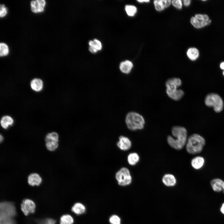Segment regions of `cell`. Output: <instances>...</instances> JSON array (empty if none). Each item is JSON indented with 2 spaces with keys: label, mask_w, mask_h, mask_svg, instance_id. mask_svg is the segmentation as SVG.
<instances>
[{
  "label": "cell",
  "mask_w": 224,
  "mask_h": 224,
  "mask_svg": "<svg viewBox=\"0 0 224 224\" xmlns=\"http://www.w3.org/2000/svg\"><path fill=\"white\" fill-rule=\"evenodd\" d=\"M165 8L169 7L171 1L170 0H163Z\"/></svg>",
  "instance_id": "836d02e7"
},
{
  "label": "cell",
  "mask_w": 224,
  "mask_h": 224,
  "mask_svg": "<svg viewBox=\"0 0 224 224\" xmlns=\"http://www.w3.org/2000/svg\"><path fill=\"white\" fill-rule=\"evenodd\" d=\"M220 68L224 70V62L221 63L220 64Z\"/></svg>",
  "instance_id": "74e56055"
},
{
  "label": "cell",
  "mask_w": 224,
  "mask_h": 224,
  "mask_svg": "<svg viewBox=\"0 0 224 224\" xmlns=\"http://www.w3.org/2000/svg\"><path fill=\"white\" fill-rule=\"evenodd\" d=\"M220 210L221 213L224 215V202L222 204Z\"/></svg>",
  "instance_id": "8d00e7d4"
},
{
  "label": "cell",
  "mask_w": 224,
  "mask_h": 224,
  "mask_svg": "<svg viewBox=\"0 0 224 224\" xmlns=\"http://www.w3.org/2000/svg\"><path fill=\"white\" fill-rule=\"evenodd\" d=\"M171 3L174 7L178 9H181L182 7V3L180 0H173Z\"/></svg>",
  "instance_id": "1f68e13d"
},
{
  "label": "cell",
  "mask_w": 224,
  "mask_h": 224,
  "mask_svg": "<svg viewBox=\"0 0 224 224\" xmlns=\"http://www.w3.org/2000/svg\"><path fill=\"white\" fill-rule=\"evenodd\" d=\"M223 75H224V71H223Z\"/></svg>",
  "instance_id": "60d3db41"
},
{
  "label": "cell",
  "mask_w": 224,
  "mask_h": 224,
  "mask_svg": "<svg viewBox=\"0 0 224 224\" xmlns=\"http://www.w3.org/2000/svg\"><path fill=\"white\" fill-rule=\"evenodd\" d=\"M45 3V1L44 0L32 1L30 2L31 10L34 13L42 12L44 10Z\"/></svg>",
  "instance_id": "7c38bea8"
},
{
  "label": "cell",
  "mask_w": 224,
  "mask_h": 224,
  "mask_svg": "<svg viewBox=\"0 0 224 224\" xmlns=\"http://www.w3.org/2000/svg\"><path fill=\"white\" fill-rule=\"evenodd\" d=\"M191 1L190 0H184L183 1V3L184 5L187 7L189 6L190 3Z\"/></svg>",
  "instance_id": "e575fe53"
},
{
  "label": "cell",
  "mask_w": 224,
  "mask_h": 224,
  "mask_svg": "<svg viewBox=\"0 0 224 224\" xmlns=\"http://www.w3.org/2000/svg\"><path fill=\"white\" fill-rule=\"evenodd\" d=\"M42 181V179L40 175L36 173L30 174L28 177V182L31 186H38Z\"/></svg>",
  "instance_id": "9a60e30c"
},
{
  "label": "cell",
  "mask_w": 224,
  "mask_h": 224,
  "mask_svg": "<svg viewBox=\"0 0 224 224\" xmlns=\"http://www.w3.org/2000/svg\"><path fill=\"white\" fill-rule=\"evenodd\" d=\"M187 54L190 59L194 61L198 58L199 55V52L197 48H191L188 50Z\"/></svg>",
  "instance_id": "44dd1931"
},
{
  "label": "cell",
  "mask_w": 224,
  "mask_h": 224,
  "mask_svg": "<svg viewBox=\"0 0 224 224\" xmlns=\"http://www.w3.org/2000/svg\"><path fill=\"white\" fill-rule=\"evenodd\" d=\"M213 190L216 192H222L224 194V180L219 178L212 179L210 182Z\"/></svg>",
  "instance_id": "9c48e42d"
},
{
  "label": "cell",
  "mask_w": 224,
  "mask_h": 224,
  "mask_svg": "<svg viewBox=\"0 0 224 224\" xmlns=\"http://www.w3.org/2000/svg\"><path fill=\"white\" fill-rule=\"evenodd\" d=\"M115 177L118 184L121 186L129 185L132 181V177L129 170L126 167L120 169L115 174Z\"/></svg>",
  "instance_id": "8992f818"
},
{
  "label": "cell",
  "mask_w": 224,
  "mask_h": 224,
  "mask_svg": "<svg viewBox=\"0 0 224 224\" xmlns=\"http://www.w3.org/2000/svg\"><path fill=\"white\" fill-rule=\"evenodd\" d=\"M89 49L91 52L94 53L97 52L98 51L95 48L91 46H89Z\"/></svg>",
  "instance_id": "d590c367"
},
{
  "label": "cell",
  "mask_w": 224,
  "mask_h": 224,
  "mask_svg": "<svg viewBox=\"0 0 224 224\" xmlns=\"http://www.w3.org/2000/svg\"><path fill=\"white\" fill-rule=\"evenodd\" d=\"M56 221L50 218H47L38 221L39 224H55Z\"/></svg>",
  "instance_id": "4dcf8cb0"
},
{
  "label": "cell",
  "mask_w": 224,
  "mask_h": 224,
  "mask_svg": "<svg viewBox=\"0 0 224 224\" xmlns=\"http://www.w3.org/2000/svg\"><path fill=\"white\" fill-rule=\"evenodd\" d=\"M205 103L208 107H213L216 112H220L223 110V102L221 97L218 94L211 93L206 96Z\"/></svg>",
  "instance_id": "5b68a950"
},
{
  "label": "cell",
  "mask_w": 224,
  "mask_h": 224,
  "mask_svg": "<svg viewBox=\"0 0 224 224\" xmlns=\"http://www.w3.org/2000/svg\"><path fill=\"white\" fill-rule=\"evenodd\" d=\"M125 121L128 128L132 131L142 129L145 124L143 117L135 112H130L126 115Z\"/></svg>",
  "instance_id": "3957f363"
},
{
  "label": "cell",
  "mask_w": 224,
  "mask_h": 224,
  "mask_svg": "<svg viewBox=\"0 0 224 224\" xmlns=\"http://www.w3.org/2000/svg\"><path fill=\"white\" fill-rule=\"evenodd\" d=\"M174 137L169 135L167 137L168 144L172 148L176 150L182 149L186 145L187 140V132L184 127L175 126L171 129Z\"/></svg>",
  "instance_id": "6da1fadb"
},
{
  "label": "cell",
  "mask_w": 224,
  "mask_h": 224,
  "mask_svg": "<svg viewBox=\"0 0 224 224\" xmlns=\"http://www.w3.org/2000/svg\"><path fill=\"white\" fill-rule=\"evenodd\" d=\"M0 222L14 221L13 218L16 213L15 207L12 203L7 202H2L0 205Z\"/></svg>",
  "instance_id": "277c9868"
},
{
  "label": "cell",
  "mask_w": 224,
  "mask_h": 224,
  "mask_svg": "<svg viewBox=\"0 0 224 224\" xmlns=\"http://www.w3.org/2000/svg\"><path fill=\"white\" fill-rule=\"evenodd\" d=\"M0 55L3 56L7 55L9 53V49L7 45L5 43H1L0 44Z\"/></svg>",
  "instance_id": "4316f807"
},
{
  "label": "cell",
  "mask_w": 224,
  "mask_h": 224,
  "mask_svg": "<svg viewBox=\"0 0 224 224\" xmlns=\"http://www.w3.org/2000/svg\"><path fill=\"white\" fill-rule=\"evenodd\" d=\"M3 140V137L2 136V135L1 134H0V142H2V140Z\"/></svg>",
  "instance_id": "ab89813d"
},
{
  "label": "cell",
  "mask_w": 224,
  "mask_h": 224,
  "mask_svg": "<svg viewBox=\"0 0 224 224\" xmlns=\"http://www.w3.org/2000/svg\"><path fill=\"white\" fill-rule=\"evenodd\" d=\"M58 146V142L51 141L47 142L46 146L47 149L50 151H53L55 150Z\"/></svg>",
  "instance_id": "83f0119b"
},
{
  "label": "cell",
  "mask_w": 224,
  "mask_h": 224,
  "mask_svg": "<svg viewBox=\"0 0 224 224\" xmlns=\"http://www.w3.org/2000/svg\"><path fill=\"white\" fill-rule=\"evenodd\" d=\"M211 22L209 16L206 14H197L190 19L192 26L197 29H200L209 25Z\"/></svg>",
  "instance_id": "52a82bcc"
},
{
  "label": "cell",
  "mask_w": 224,
  "mask_h": 224,
  "mask_svg": "<svg viewBox=\"0 0 224 224\" xmlns=\"http://www.w3.org/2000/svg\"><path fill=\"white\" fill-rule=\"evenodd\" d=\"M139 156L136 152H132L129 154L127 157V161L128 164L131 166L136 165L139 160Z\"/></svg>",
  "instance_id": "7402d4cb"
},
{
  "label": "cell",
  "mask_w": 224,
  "mask_h": 224,
  "mask_svg": "<svg viewBox=\"0 0 224 224\" xmlns=\"http://www.w3.org/2000/svg\"><path fill=\"white\" fill-rule=\"evenodd\" d=\"M13 122V119L8 115L3 116L0 121L1 126L4 129H7L9 126L12 125Z\"/></svg>",
  "instance_id": "ffe728a7"
},
{
  "label": "cell",
  "mask_w": 224,
  "mask_h": 224,
  "mask_svg": "<svg viewBox=\"0 0 224 224\" xmlns=\"http://www.w3.org/2000/svg\"><path fill=\"white\" fill-rule=\"evenodd\" d=\"M0 8V17H2L5 16L6 15L7 13V10L4 4H1Z\"/></svg>",
  "instance_id": "d6a6232c"
},
{
  "label": "cell",
  "mask_w": 224,
  "mask_h": 224,
  "mask_svg": "<svg viewBox=\"0 0 224 224\" xmlns=\"http://www.w3.org/2000/svg\"><path fill=\"white\" fill-rule=\"evenodd\" d=\"M85 206L80 203H75L72 207V211L76 214L79 215L84 213L86 211Z\"/></svg>",
  "instance_id": "d6986e66"
},
{
  "label": "cell",
  "mask_w": 224,
  "mask_h": 224,
  "mask_svg": "<svg viewBox=\"0 0 224 224\" xmlns=\"http://www.w3.org/2000/svg\"><path fill=\"white\" fill-rule=\"evenodd\" d=\"M154 4L155 9L157 11H162L165 8L163 0H155L154 1Z\"/></svg>",
  "instance_id": "f1b7e54d"
},
{
  "label": "cell",
  "mask_w": 224,
  "mask_h": 224,
  "mask_svg": "<svg viewBox=\"0 0 224 224\" xmlns=\"http://www.w3.org/2000/svg\"><path fill=\"white\" fill-rule=\"evenodd\" d=\"M89 44L90 46L98 50H100L102 48V44L101 42L97 39H95L93 40L89 41Z\"/></svg>",
  "instance_id": "484cf974"
},
{
  "label": "cell",
  "mask_w": 224,
  "mask_h": 224,
  "mask_svg": "<svg viewBox=\"0 0 224 224\" xmlns=\"http://www.w3.org/2000/svg\"><path fill=\"white\" fill-rule=\"evenodd\" d=\"M30 86L33 90L36 92H39L42 89L43 83L41 79L35 78L31 81Z\"/></svg>",
  "instance_id": "ac0fdd59"
},
{
  "label": "cell",
  "mask_w": 224,
  "mask_h": 224,
  "mask_svg": "<svg viewBox=\"0 0 224 224\" xmlns=\"http://www.w3.org/2000/svg\"><path fill=\"white\" fill-rule=\"evenodd\" d=\"M35 205L34 202L29 199L24 200L21 204V209L26 216L33 213L35 211Z\"/></svg>",
  "instance_id": "ba28073f"
},
{
  "label": "cell",
  "mask_w": 224,
  "mask_h": 224,
  "mask_svg": "<svg viewBox=\"0 0 224 224\" xmlns=\"http://www.w3.org/2000/svg\"><path fill=\"white\" fill-rule=\"evenodd\" d=\"M206 144L204 138L198 133H194L188 138L186 149L189 154L195 155L201 153Z\"/></svg>",
  "instance_id": "7a4b0ae2"
},
{
  "label": "cell",
  "mask_w": 224,
  "mask_h": 224,
  "mask_svg": "<svg viewBox=\"0 0 224 224\" xmlns=\"http://www.w3.org/2000/svg\"><path fill=\"white\" fill-rule=\"evenodd\" d=\"M109 221L111 224H121V219L116 215H112L109 218Z\"/></svg>",
  "instance_id": "f546056e"
},
{
  "label": "cell",
  "mask_w": 224,
  "mask_h": 224,
  "mask_svg": "<svg viewBox=\"0 0 224 224\" xmlns=\"http://www.w3.org/2000/svg\"><path fill=\"white\" fill-rule=\"evenodd\" d=\"M182 84L180 79L177 77H172L168 79L166 82V88H178Z\"/></svg>",
  "instance_id": "5bb4252c"
},
{
  "label": "cell",
  "mask_w": 224,
  "mask_h": 224,
  "mask_svg": "<svg viewBox=\"0 0 224 224\" xmlns=\"http://www.w3.org/2000/svg\"><path fill=\"white\" fill-rule=\"evenodd\" d=\"M74 219L70 215L65 214L60 218V224H73Z\"/></svg>",
  "instance_id": "cb8c5ba5"
},
{
  "label": "cell",
  "mask_w": 224,
  "mask_h": 224,
  "mask_svg": "<svg viewBox=\"0 0 224 224\" xmlns=\"http://www.w3.org/2000/svg\"><path fill=\"white\" fill-rule=\"evenodd\" d=\"M162 181L165 185L168 187L173 186L176 183V180L175 176L169 174H166L163 176Z\"/></svg>",
  "instance_id": "2e32d148"
},
{
  "label": "cell",
  "mask_w": 224,
  "mask_h": 224,
  "mask_svg": "<svg viewBox=\"0 0 224 224\" xmlns=\"http://www.w3.org/2000/svg\"><path fill=\"white\" fill-rule=\"evenodd\" d=\"M45 140L46 142L53 141L58 142V135L55 132H53L47 134L45 138Z\"/></svg>",
  "instance_id": "603a6c76"
},
{
  "label": "cell",
  "mask_w": 224,
  "mask_h": 224,
  "mask_svg": "<svg viewBox=\"0 0 224 224\" xmlns=\"http://www.w3.org/2000/svg\"><path fill=\"white\" fill-rule=\"evenodd\" d=\"M166 93L168 96L172 99L175 100H180L184 95V92L178 88H166Z\"/></svg>",
  "instance_id": "8fae6325"
},
{
  "label": "cell",
  "mask_w": 224,
  "mask_h": 224,
  "mask_svg": "<svg viewBox=\"0 0 224 224\" xmlns=\"http://www.w3.org/2000/svg\"><path fill=\"white\" fill-rule=\"evenodd\" d=\"M117 145L120 150L126 151L130 148L132 143L128 137L122 135L119 137V141L117 142Z\"/></svg>",
  "instance_id": "30bf717a"
},
{
  "label": "cell",
  "mask_w": 224,
  "mask_h": 224,
  "mask_svg": "<svg viewBox=\"0 0 224 224\" xmlns=\"http://www.w3.org/2000/svg\"><path fill=\"white\" fill-rule=\"evenodd\" d=\"M205 162V159L203 156H197L192 159L191 161V165L195 170H199L203 167Z\"/></svg>",
  "instance_id": "4fadbf2b"
},
{
  "label": "cell",
  "mask_w": 224,
  "mask_h": 224,
  "mask_svg": "<svg viewBox=\"0 0 224 224\" xmlns=\"http://www.w3.org/2000/svg\"><path fill=\"white\" fill-rule=\"evenodd\" d=\"M133 67V64L131 61L126 60L120 63L119 68L122 73L128 74L130 72Z\"/></svg>",
  "instance_id": "e0dca14e"
},
{
  "label": "cell",
  "mask_w": 224,
  "mask_h": 224,
  "mask_svg": "<svg viewBox=\"0 0 224 224\" xmlns=\"http://www.w3.org/2000/svg\"><path fill=\"white\" fill-rule=\"evenodd\" d=\"M137 1H138V2L142 3L143 2H147L150 1L149 0H138Z\"/></svg>",
  "instance_id": "f35d334b"
},
{
  "label": "cell",
  "mask_w": 224,
  "mask_h": 224,
  "mask_svg": "<svg viewBox=\"0 0 224 224\" xmlns=\"http://www.w3.org/2000/svg\"><path fill=\"white\" fill-rule=\"evenodd\" d=\"M125 10L128 16H132L137 12V8L133 5H126L125 7Z\"/></svg>",
  "instance_id": "d4e9b609"
}]
</instances>
